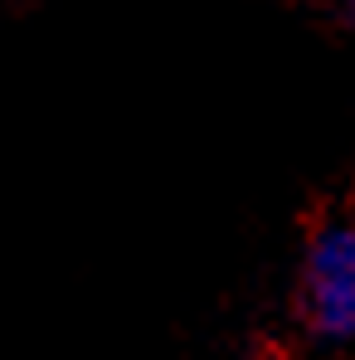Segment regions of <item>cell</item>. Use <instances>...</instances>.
<instances>
[{"instance_id":"obj_1","label":"cell","mask_w":355,"mask_h":360,"mask_svg":"<svg viewBox=\"0 0 355 360\" xmlns=\"http://www.w3.org/2000/svg\"><path fill=\"white\" fill-rule=\"evenodd\" d=\"M306 321L326 341L355 336V229L331 224L306 253Z\"/></svg>"}]
</instances>
